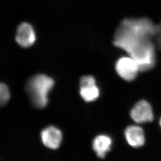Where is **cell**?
<instances>
[{
    "label": "cell",
    "mask_w": 161,
    "mask_h": 161,
    "mask_svg": "<svg viewBox=\"0 0 161 161\" xmlns=\"http://www.w3.org/2000/svg\"><path fill=\"white\" fill-rule=\"evenodd\" d=\"M80 94L86 102H92L99 97L100 90L96 85L80 87Z\"/></svg>",
    "instance_id": "obj_9"
},
{
    "label": "cell",
    "mask_w": 161,
    "mask_h": 161,
    "mask_svg": "<svg viewBox=\"0 0 161 161\" xmlns=\"http://www.w3.org/2000/svg\"><path fill=\"white\" fill-rule=\"evenodd\" d=\"M153 42L155 47L161 51V21L157 26V32L153 39Z\"/></svg>",
    "instance_id": "obj_11"
},
{
    "label": "cell",
    "mask_w": 161,
    "mask_h": 161,
    "mask_svg": "<svg viewBox=\"0 0 161 161\" xmlns=\"http://www.w3.org/2000/svg\"><path fill=\"white\" fill-rule=\"evenodd\" d=\"M96 85V79L91 76H86L81 78L80 81V87Z\"/></svg>",
    "instance_id": "obj_12"
},
{
    "label": "cell",
    "mask_w": 161,
    "mask_h": 161,
    "mask_svg": "<svg viewBox=\"0 0 161 161\" xmlns=\"http://www.w3.org/2000/svg\"><path fill=\"white\" fill-rule=\"evenodd\" d=\"M16 41L20 47L25 48L31 47L36 41V31L31 25L29 23H21L16 31Z\"/></svg>",
    "instance_id": "obj_5"
},
{
    "label": "cell",
    "mask_w": 161,
    "mask_h": 161,
    "mask_svg": "<svg viewBox=\"0 0 161 161\" xmlns=\"http://www.w3.org/2000/svg\"><path fill=\"white\" fill-rule=\"evenodd\" d=\"M54 85L53 79L45 75H38L29 79L26 85L33 105L38 108H43L48 103V94Z\"/></svg>",
    "instance_id": "obj_2"
},
{
    "label": "cell",
    "mask_w": 161,
    "mask_h": 161,
    "mask_svg": "<svg viewBox=\"0 0 161 161\" xmlns=\"http://www.w3.org/2000/svg\"><path fill=\"white\" fill-rule=\"evenodd\" d=\"M41 139L44 146L49 149H57L62 141V134L54 127H49L41 132Z\"/></svg>",
    "instance_id": "obj_6"
},
{
    "label": "cell",
    "mask_w": 161,
    "mask_h": 161,
    "mask_svg": "<svg viewBox=\"0 0 161 161\" xmlns=\"http://www.w3.org/2000/svg\"><path fill=\"white\" fill-rule=\"evenodd\" d=\"M10 99L9 89L5 84L0 83V107L7 104Z\"/></svg>",
    "instance_id": "obj_10"
},
{
    "label": "cell",
    "mask_w": 161,
    "mask_h": 161,
    "mask_svg": "<svg viewBox=\"0 0 161 161\" xmlns=\"http://www.w3.org/2000/svg\"><path fill=\"white\" fill-rule=\"evenodd\" d=\"M115 67L119 76L127 81L134 80L140 71L136 62L130 56L120 58L117 61Z\"/></svg>",
    "instance_id": "obj_3"
},
{
    "label": "cell",
    "mask_w": 161,
    "mask_h": 161,
    "mask_svg": "<svg viewBox=\"0 0 161 161\" xmlns=\"http://www.w3.org/2000/svg\"><path fill=\"white\" fill-rule=\"evenodd\" d=\"M112 144V140L106 135L98 136L92 143L93 149L99 158H104L109 152Z\"/></svg>",
    "instance_id": "obj_8"
},
{
    "label": "cell",
    "mask_w": 161,
    "mask_h": 161,
    "mask_svg": "<svg viewBox=\"0 0 161 161\" xmlns=\"http://www.w3.org/2000/svg\"><path fill=\"white\" fill-rule=\"evenodd\" d=\"M160 125L161 127V119H160Z\"/></svg>",
    "instance_id": "obj_13"
},
{
    "label": "cell",
    "mask_w": 161,
    "mask_h": 161,
    "mask_svg": "<svg viewBox=\"0 0 161 161\" xmlns=\"http://www.w3.org/2000/svg\"><path fill=\"white\" fill-rule=\"evenodd\" d=\"M156 32L157 25L148 18L125 19L116 31L113 43L136 62L140 71L146 72L155 65L153 39Z\"/></svg>",
    "instance_id": "obj_1"
},
{
    "label": "cell",
    "mask_w": 161,
    "mask_h": 161,
    "mask_svg": "<svg viewBox=\"0 0 161 161\" xmlns=\"http://www.w3.org/2000/svg\"><path fill=\"white\" fill-rule=\"evenodd\" d=\"M130 116L136 123L144 124L152 122L154 118L153 109L147 101H140L132 108Z\"/></svg>",
    "instance_id": "obj_4"
},
{
    "label": "cell",
    "mask_w": 161,
    "mask_h": 161,
    "mask_svg": "<svg viewBox=\"0 0 161 161\" xmlns=\"http://www.w3.org/2000/svg\"><path fill=\"white\" fill-rule=\"evenodd\" d=\"M125 136L128 143L132 147H142L145 143L144 131L139 126H129L125 130Z\"/></svg>",
    "instance_id": "obj_7"
}]
</instances>
